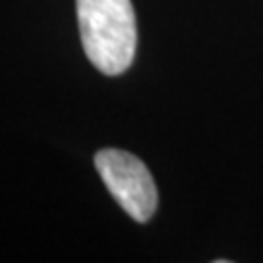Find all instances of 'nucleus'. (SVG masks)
<instances>
[{
  "label": "nucleus",
  "instance_id": "2",
  "mask_svg": "<svg viewBox=\"0 0 263 263\" xmlns=\"http://www.w3.org/2000/svg\"><path fill=\"white\" fill-rule=\"evenodd\" d=\"M95 164L121 209L141 224L149 221L158 206V191L145 162L121 149H101L95 156Z\"/></svg>",
  "mask_w": 263,
  "mask_h": 263
},
{
  "label": "nucleus",
  "instance_id": "1",
  "mask_svg": "<svg viewBox=\"0 0 263 263\" xmlns=\"http://www.w3.org/2000/svg\"><path fill=\"white\" fill-rule=\"evenodd\" d=\"M84 53L108 77L125 72L136 53V18L132 0H77Z\"/></svg>",
  "mask_w": 263,
  "mask_h": 263
}]
</instances>
